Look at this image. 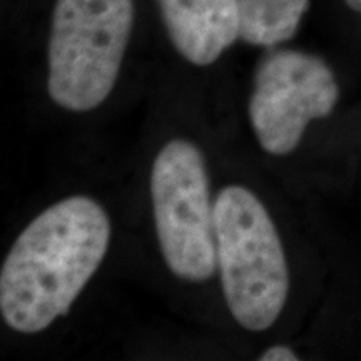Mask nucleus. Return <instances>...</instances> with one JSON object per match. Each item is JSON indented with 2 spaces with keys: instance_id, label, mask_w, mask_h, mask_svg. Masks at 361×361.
<instances>
[{
  "instance_id": "nucleus-1",
  "label": "nucleus",
  "mask_w": 361,
  "mask_h": 361,
  "mask_svg": "<svg viewBox=\"0 0 361 361\" xmlns=\"http://www.w3.org/2000/svg\"><path fill=\"white\" fill-rule=\"evenodd\" d=\"M109 243V216L87 196L67 197L40 213L2 264L0 311L7 326L34 335L69 313Z\"/></svg>"
},
{
  "instance_id": "nucleus-2",
  "label": "nucleus",
  "mask_w": 361,
  "mask_h": 361,
  "mask_svg": "<svg viewBox=\"0 0 361 361\" xmlns=\"http://www.w3.org/2000/svg\"><path fill=\"white\" fill-rule=\"evenodd\" d=\"M214 231L229 311L243 328L266 331L290 291V271L273 219L250 189L228 186L214 201Z\"/></svg>"
},
{
  "instance_id": "nucleus-3",
  "label": "nucleus",
  "mask_w": 361,
  "mask_h": 361,
  "mask_svg": "<svg viewBox=\"0 0 361 361\" xmlns=\"http://www.w3.org/2000/svg\"><path fill=\"white\" fill-rule=\"evenodd\" d=\"M134 22L133 0H57L47 90L62 109L87 112L116 85Z\"/></svg>"
},
{
  "instance_id": "nucleus-4",
  "label": "nucleus",
  "mask_w": 361,
  "mask_h": 361,
  "mask_svg": "<svg viewBox=\"0 0 361 361\" xmlns=\"http://www.w3.org/2000/svg\"><path fill=\"white\" fill-rule=\"evenodd\" d=\"M152 213L166 264L173 274L202 283L218 266L214 204L201 151L186 139L161 149L151 171Z\"/></svg>"
},
{
  "instance_id": "nucleus-5",
  "label": "nucleus",
  "mask_w": 361,
  "mask_h": 361,
  "mask_svg": "<svg viewBox=\"0 0 361 361\" xmlns=\"http://www.w3.org/2000/svg\"><path fill=\"white\" fill-rule=\"evenodd\" d=\"M340 87L331 67L313 54L279 49L261 59L250 99V121L266 152L290 154L311 121L335 109Z\"/></svg>"
},
{
  "instance_id": "nucleus-6",
  "label": "nucleus",
  "mask_w": 361,
  "mask_h": 361,
  "mask_svg": "<svg viewBox=\"0 0 361 361\" xmlns=\"http://www.w3.org/2000/svg\"><path fill=\"white\" fill-rule=\"evenodd\" d=\"M171 42L194 66H211L239 37L238 0H157Z\"/></svg>"
},
{
  "instance_id": "nucleus-7",
  "label": "nucleus",
  "mask_w": 361,
  "mask_h": 361,
  "mask_svg": "<svg viewBox=\"0 0 361 361\" xmlns=\"http://www.w3.org/2000/svg\"><path fill=\"white\" fill-rule=\"evenodd\" d=\"M239 39L276 47L295 37L310 0H238Z\"/></svg>"
},
{
  "instance_id": "nucleus-8",
  "label": "nucleus",
  "mask_w": 361,
  "mask_h": 361,
  "mask_svg": "<svg viewBox=\"0 0 361 361\" xmlns=\"http://www.w3.org/2000/svg\"><path fill=\"white\" fill-rule=\"evenodd\" d=\"M261 361H296L300 360L295 351L284 345H274L259 356Z\"/></svg>"
},
{
  "instance_id": "nucleus-9",
  "label": "nucleus",
  "mask_w": 361,
  "mask_h": 361,
  "mask_svg": "<svg viewBox=\"0 0 361 361\" xmlns=\"http://www.w3.org/2000/svg\"><path fill=\"white\" fill-rule=\"evenodd\" d=\"M346 6H348L351 11L361 13V0H345Z\"/></svg>"
}]
</instances>
